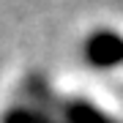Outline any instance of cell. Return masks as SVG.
Listing matches in <instances>:
<instances>
[{"label": "cell", "mask_w": 123, "mask_h": 123, "mask_svg": "<svg viewBox=\"0 0 123 123\" xmlns=\"http://www.w3.org/2000/svg\"><path fill=\"white\" fill-rule=\"evenodd\" d=\"M90 55H93L96 63H101V66L120 63L123 60V38H118V36H112V33L96 36V41L90 44Z\"/></svg>", "instance_id": "6da1fadb"}]
</instances>
